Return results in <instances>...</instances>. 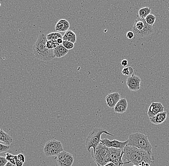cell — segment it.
Segmentation results:
<instances>
[{
	"mask_svg": "<svg viewBox=\"0 0 169 166\" xmlns=\"http://www.w3.org/2000/svg\"><path fill=\"white\" fill-rule=\"evenodd\" d=\"M123 152L125 160L137 166L142 162L151 164L154 160L153 156L146 151L130 145H126L123 149Z\"/></svg>",
	"mask_w": 169,
	"mask_h": 166,
	"instance_id": "1",
	"label": "cell"
},
{
	"mask_svg": "<svg viewBox=\"0 0 169 166\" xmlns=\"http://www.w3.org/2000/svg\"><path fill=\"white\" fill-rule=\"evenodd\" d=\"M47 41V36L44 33H41L33 46V54L37 59L41 61H51L55 58L53 49H49L46 46Z\"/></svg>",
	"mask_w": 169,
	"mask_h": 166,
	"instance_id": "2",
	"label": "cell"
},
{
	"mask_svg": "<svg viewBox=\"0 0 169 166\" xmlns=\"http://www.w3.org/2000/svg\"><path fill=\"white\" fill-rule=\"evenodd\" d=\"M128 140V142L127 145L144 150L151 155H152V147L147 135L140 133H132L129 136Z\"/></svg>",
	"mask_w": 169,
	"mask_h": 166,
	"instance_id": "3",
	"label": "cell"
},
{
	"mask_svg": "<svg viewBox=\"0 0 169 166\" xmlns=\"http://www.w3.org/2000/svg\"><path fill=\"white\" fill-rule=\"evenodd\" d=\"M104 133L114 137L113 134L102 128H95L88 133L85 142L86 148L88 152H90L91 148H93V150H95L97 145L101 142V135Z\"/></svg>",
	"mask_w": 169,
	"mask_h": 166,
	"instance_id": "4",
	"label": "cell"
},
{
	"mask_svg": "<svg viewBox=\"0 0 169 166\" xmlns=\"http://www.w3.org/2000/svg\"><path fill=\"white\" fill-rule=\"evenodd\" d=\"M91 156L97 165L104 166L110 162V148H107L100 142L95 150H92Z\"/></svg>",
	"mask_w": 169,
	"mask_h": 166,
	"instance_id": "5",
	"label": "cell"
},
{
	"mask_svg": "<svg viewBox=\"0 0 169 166\" xmlns=\"http://www.w3.org/2000/svg\"><path fill=\"white\" fill-rule=\"evenodd\" d=\"M133 32L137 37H144L152 34L154 29L153 26L147 24L145 19H137L135 21L133 28Z\"/></svg>",
	"mask_w": 169,
	"mask_h": 166,
	"instance_id": "6",
	"label": "cell"
},
{
	"mask_svg": "<svg viewBox=\"0 0 169 166\" xmlns=\"http://www.w3.org/2000/svg\"><path fill=\"white\" fill-rule=\"evenodd\" d=\"M64 151L63 144L60 141L51 140L46 142L43 149V152L46 156H57Z\"/></svg>",
	"mask_w": 169,
	"mask_h": 166,
	"instance_id": "7",
	"label": "cell"
},
{
	"mask_svg": "<svg viewBox=\"0 0 169 166\" xmlns=\"http://www.w3.org/2000/svg\"><path fill=\"white\" fill-rule=\"evenodd\" d=\"M141 79L140 76L135 75H132L126 79V85L130 91H136L140 88Z\"/></svg>",
	"mask_w": 169,
	"mask_h": 166,
	"instance_id": "8",
	"label": "cell"
},
{
	"mask_svg": "<svg viewBox=\"0 0 169 166\" xmlns=\"http://www.w3.org/2000/svg\"><path fill=\"white\" fill-rule=\"evenodd\" d=\"M128 140L124 142L117 140H113L111 141L107 138L101 139V143L102 144L105 145L107 148H116V149H121L123 150L124 147L128 145Z\"/></svg>",
	"mask_w": 169,
	"mask_h": 166,
	"instance_id": "9",
	"label": "cell"
},
{
	"mask_svg": "<svg viewBox=\"0 0 169 166\" xmlns=\"http://www.w3.org/2000/svg\"><path fill=\"white\" fill-rule=\"evenodd\" d=\"M164 111V107L161 103L152 102L147 111V115L149 118H151L159 112Z\"/></svg>",
	"mask_w": 169,
	"mask_h": 166,
	"instance_id": "10",
	"label": "cell"
},
{
	"mask_svg": "<svg viewBox=\"0 0 169 166\" xmlns=\"http://www.w3.org/2000/svg\"><path fill=\"white\" fill-rule=\"evenodd\" d=\"M121 99V95L118 92L109 94L106 97L107 105L110 108H114L117 103Z\"/></svg>",
	"mask_w": 169,
	"mask_h": 166,
	"instance_id": "11",
	"label": "cell"
},
{
	"mask_svg": "<svg viewBox=\"0 0 169 166\" xmlns=\"http://www.w3.org/2000/svg\"><path fill=\"white\" fill-rule=\"evenodd\" d=\"M128 107V101L125 98H121L115 106L114 111L117 114H124L127 110Z\"/></svg>",
	"mask_w": 169,
	"mask_h": 166,
	"instance_id": "12",
	"label": "cell"
},
{
	"mask_svg": "<svg viewBox=\"0 0 169 166\" xmlns=\"http://www.w3.org/2000/svg\"><path fill=\"white\" fill-rule=\"evenodd\" d=\"M167 111H164L163 112H159L151 118H149V120L153 124L159 125L163 123L167 119Z\"/></svg>",
	"mask_w": 169,
	"mask_h": 166,
	"instance_id": "13",
	"label": "cell"
},
{
	"mask_svg": "<svg viewBox=\"0 0 169 166\" xmlns=\"http://www.w3.org/2000/svg\"><path fill=\"white\" fill-rule=\"evenodd\" d=\"M70 28V23L65 19H61L55 25V30L58 32H66Z\"/></svg>",
	"mask_w": 169,
	"mask_h": 166,
	"instance_id": "14",
	"label": "cell"
},
{
	"mask_svg": "<svg viewBox=\"0 0 169 166\" xmlns=\"http://www.w3.org/2000/svg\"><path fill=\"white\" fill-rule=\"evenodd\" d=\"M68 50L65 48L62 44L59 45L58 46L53 49L54 55L55 58H60L65 56L68 53Z\"/></svg>",
	"mask_w": 169,
	"mask_h": 166,
	"instance_id": "15",
	"label": "cell"
},
{
	"mask_svg": "<svg viewBox=\"0 0 169 166\" xmlns=\"http://www.w3.org/2000/svg\"><path fill=\"white\" fill-rule=\"evenodd\" d=\"M13 138L10 135L7 133L2 129H0V142L7 145H11L13 142Z\"/></svg>",
	"mask_w": 169,
	"mask_h": 166,
	"instance_id": "16",
	"label": "cell"
},
{
	"mask_svg": "<svg viewBox=\"0 0 169 166\" xmlns=\"http://www.w3.org/2000/svg\"><path fill=\"white\" fill-rule=\"evenodd\" d=\"M63 41H66L75 44L77 41V35L76 33L71 30L68 29L63 36Z\"/></svg>",
	"mask_w": 169,
	"mask_h": 166,
	"instance_id": "17",
	"label": "cell"
},
{
	"mask_svg": "<svg viewBox=\"0 0 169 166\" xmlns=\"http://www.w3.org/2000/svg\"><path fill=\"white\" fill-rule=\"evenodd\" d=\"M69 153L66 152L65 151H63L62 152L58 154L57 156V163L59 166H63L65 160H66V157Z\"/></svg>",
	"mask_w": 169,
	"mask_h": 166,
	"instance_id": "18",
	"label": "cell"
},
{
	"mask_svg": "<svg viewBox=\"0 0 169 166\" xmlns=\"http://www.w3.org/2000/svg\"><path fill=\"white\" fill-rule=\"evenodd\" d=\"M151 10L148 7H145L141 8L138 11L139 18L141 19H145L146 17L148 16V14H151Z\"/></svg>",
	"mask_w": 169,
	"mask_h": 166,
	"instance_id": "19",
	"label": "cell"
},
{
	"mask_svg": "<svg viewBox=\"0 0 169 166\" xmlns=\"http://www.w3.org/2000/svg\"><path fill=\"white\" fill-rule=\"evenodd\" d=\"M60 38H63L61 34L58 32H53L49 33L47 36V41H57Z\"/></svg>",
	"mask_w": 169,
	"mask_h": 166,
	"instance_id": "20",
	"label": "cell"
},
{
	"mask_svg": "<svg viewBox=\"0 0 169 166\" xmlns=\"http://www.w3.org/2000/svg\"><path fill=\"white\" fill-rule=\"evenodd\" d=\"M156 17L154 14H148L147 17H146L145 18V21L147 24L149 25H153L155 24V21H156Z\"/></svg>",
	"mask_w": 169,
	"mask_h": 166,
	"instance_id": "21",
	"label": "cell"
},
{
	"mask_svg": "<svg viewBox=\"0 0 169 166\" xmlns=\"http://www.w3.org/2000/svg\"><path fill=\"white\" fill-rule=\"evenodd\" d=\"M74 156L70 153H69L66 157V160H65L63 166H72L74 163Z\"/></svg>",
	"mask_w": 169,
	"mask_h": 166,
	"instance_id": "22",
	"label": "cell"
},
{
	"mask_svg": "<svg viewBox=\"0 0 169 166\" xmlns=\"http://www.w3.org/2000/svg\"><path fill=\"white\" fill-rule=\"evenodd\" d=\"M59 44L58 43L57 41H47L46 43V46L49 49H54L55 48L58 46Z\"/></svg>",
	"mask_w": 169,
	"mask_h": 166,
	"instance_id": "23",
	"label": "cell"
},
{
	"mask_svg": "<svg viewBox=\"0 0 169 166\" xmlns=\"http://www.w3.org/2000/svg\"><path fill=\"white\" fill-rule=\"evenodd\" d=\"M134 69L132 67H125L123 68L122 71V73L124 75H131L134 73Z\"/></svg>",
	"mask_w": 169,
	"mask_h": 166,
	"instance_id": "24",
	"label": "cell"
},
{
	"mask_svg": "<svg viewBox=\"0 0 169 166\" xmlns=\"http://www.w3.org/2000/svg\"><path fill=\"white\" fill-rule=\"evenodd\" d=\"M63 46L66 48L67 50H72L75 47V44L72 42H70L68 41H63V43H62Z\"/></svg>",
	"mask_w": 169,
	"mask_h": 166,
	"instance_id": "25",
	"label": "cell"
},
{
	"mask_svg": "<svg viewBox=\"0 0 169 166\" xmlns=\"http://www.w3.org/2000/svg\"><path fill=\"white\" fill-rule=\"evenodd\" d=\"M6 158L8 161L10 162L14 165H15V156L9 153H6L5 154Z\"/></svg>",
	"mask_w": 169,
	"mask_h": 166,
	"instance_id": "26",
	"label": "cell"
},
{
	"mask_svg": "<svg viewBox=\"0 0 169 166\" xmlns=\"http://www.w3.org/2000/svg\"><path fill=\"white\" fill-rule=\"evenodd\" d=\"M10 146L0 143V153L6 152L10 149Z\"/></svg>",
	"mask_w": 169,
	"mask_h": 166,
	"instance_id": "27",
	"label": "cell"
},
{
	"mask_svg": "<svg viewBox=\"0 0 169 166\" xmlns=\"http://www.w3.org/2000/svg\"><path fill=\"white\" fill-rule=\"evenodd\" d=\"M8 162L6 157L0 156V166H5Z\"/></svg>",
	"mask_w": 169,
	"mask_h": 166,
	"instance_id": "28",
	"label": "cell"
},
{
	"mask_svg": "<svg viewBox=\"0 0 169 166\" xmlns=\"http://www.w3.org/2000/svg\"><path fill=\"white\" fill-rule=\"evenodd\" d=\"M126 36L128 39L131 40V39H133L135 37V34L132 31H128V33H126Z\"/></svg>",
	"mask_w": 169,
	"mask_h": 166,
	"instance_id": "29",
	"label": "cell"
},
{
	"mask_svg": "<svg viewBox=\"0 0 169 166\" xmlns=\"http://www.w3.org/2000/svg\"><path fill=\"white\" fill-rule=\"evenodd\" d=\"M17 157H18V160L22 162L23 163H24L25 162V157L23 155V154H19L17 155Z\"/></svg>",
	"mask_w": 169,
	"mask_h": 166,
	"instance_id": "30",
	"label": "cell"
},
{
	"mask_svg": "<svg viewBox=\"0 0 169 166\" xmlns=\"http://www.w3.org/2000/svg\"><path fill=\"white\" fill-rule=\"evenodd\" d=\"M15 165L16 166H23L24 163L20 161L17 157V155L15 156Z\"/></svg>",
	"mask_w": 169,
	"mask_h": 166,
	"instance_id": "31",
	"label": "cell"
},
{
	"mask_svg": "<svg viewBox=\"0 0 169 166\" xmlns=\"http://www.w3.org/2000/svg\"><path fill=\"white\" fill-rule=\"evenodd\" d=\"M128 62L127 60H123L121 62V64H122V66L126 67L128 65Z\"/></svg>",
	"mask_w": 169,
	"mask_h": 166,
	"instance_id": "32",
	"label": "cell"
},
{
	"mask_svg": "<svg viewBox=\"0 0 169 166\" xmlns=\"http://www.w3.org/2000/svg\"><path fill=\"white\" fill-rule=\"evenodd\" d=\"M131 163L130 161H127L125 162H123V160H122V158L121 159V160H120V162H119V164L118 165V166H123V165L124 164H129V163Z\"/></svg>",
	"mask_w": 169,
	"mask_h": 166,
	"instance_id": "33",
	"label": "cell"
},
{
	"mask_svg": "<svg viewBox=\"0 0 169 166\" xmlns=\"http://www.w3.org/2000/svg\"><path fill=\"white\" fill-rule=\"evenodd\" d=\"M98 166H117L116 165H115L114 163H113V162H110L109 163H108L107 164H106V165H104V166H100V165H97Z\"/></svg>",
	"mask_w": 169,
	"mask_h": 166,
	"instance_id": "34",
	"label": "cell"
},
{
	"mask_svg": "<svg viewBox=\"0 0 169 166\" xmlns=\"http://www.w3.org/2000/svg\"><path fill=\"white\" fill-rule=\"evenodd\" d=\"M5 166H16V165H14V164L11 163L10 162L8 161L7 163V164H6Z\"/></svg>",
	"mask_w": 169,
	"mask_h": 166,
	"instance_id": "35",
	"label": "cell"
},
{
	"mask_svg": "<svg viewBox=\"0 0 169 166\" xmlns=\"http://www.w3.org/2000/svg\"><path fill=\"white\" fill-rule=\"evenodd\" d=\"M136 166V165H134V166Z\"/></svg>",
	"mask_w": 169,
	"mask_h": 166,
	"instance_id": "36",
	"label": "cell"
}]
</instances>
